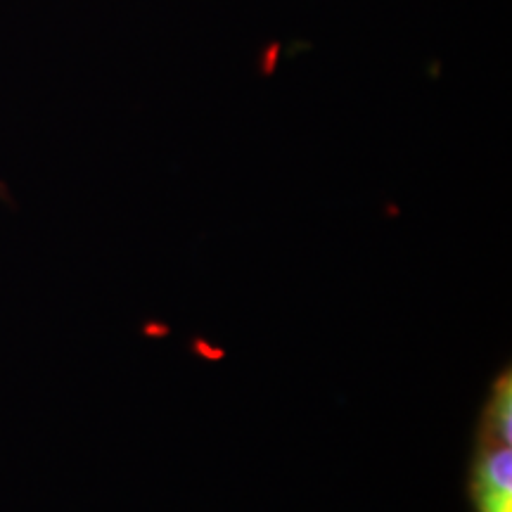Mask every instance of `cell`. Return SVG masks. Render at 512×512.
Wrapping results in <instances>:
<instances>
[{
  "label": "cell",
  "mask_w": 512,
  "mask_h": 512,
  "mask_svg": "<svg viewBox=\"0 0 512 512\" xmlns=\"http://www.w3.org/2000/svg\"><path fill=\"white\" fill-rule=\"evenodd\" d=\"M475 512H512L510 444L477 434V453L467 486Z\"/></svg>",
  "instance_id": "obj_1"
},
{
  "label": "cell",
  "mask_w": 512,
  "mask_h": 512,
  "mask_svg": "<svg viewBox=\"0 0 512 512\" xmlns=\"http://www.w3.org/2000/svg\"><path fill=\"white\" fill-rule=\"evenodd\" d=\"M479 437L496 439L501 444H512V373L505 368L491 389L489 403L482 411Z\"/></svg>",
  "instance_id": "obj_2"
}]
</instances>
